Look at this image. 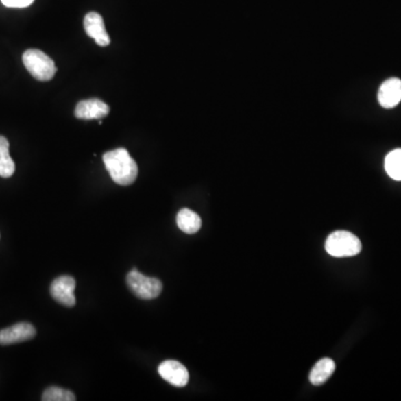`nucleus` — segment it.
<instances>
[{
    "label": "nucleus",
    "mask_w": 401,
    "mask_h": 401,
    "mask_svg": "<svg viewBox=\"0 0 401 401\" xmlns=\"http://www.w3.org/2000/svg\"><path fill=\"white\" fill-rule=\"evenodd\" d=\"M23 62L30 75L40 82L53 80L56 74V66L51 57L38 49H28L23 55Z\"/></svg>",
    "instance_id": "f03ea898"
},
{
    "label": "nucleus",
    "mask_w": 401,
    "mask_h": 401,
    "mask_svg": "<svg viewBox=\"0 0 401 401\" xmlns=\"http://www.w3.org/2000/svg\"><path fill=\"white\" fill-rule=\"evenodd\" d=\"M363 249L361 242L356 235L348 231H336L331 233L326 241V250L330 256L347 258L359 254Z\"/></svg>",
    "instance_id": "7ed1b4c3"
},
{
    "label": "nucleus",
    "mask_w": 401,
    "mask_h": 401,
    "mask_svg": "<svg viewBox=\"0 0 401 401\" xmlns=\"http://www.w3.org/2000/svg\"><path fill=\"white\" fill-rule=\"evenodd\" d=\"M385 169L390 178L395 181H401V149H393L387 155Z\"/></svg>",
    "instance_id": "4468645a"
},
{
    "label": "nucleus",
    "mask_w": 401,
    "mask_h": 401,
    "mask_svg": "<svg viewBox=\"0 0 401 401\" xmlns=\"http://www.w3.org/2000/svg\"><path fill=\"white\" fill-rule=\"evenodd\" d=\"M1 3L9 8H25L34 3V0H1Z\"/></svg>",
    "instance_id": "dca6fc26"
},
{
    "label": "nucleus",
    "mask_w": 401,
    "mask_h": 401,
    "mask_svg": "<svg viewBox=\"0 0 401 401\" xmlns=\"http://www.w3.org/2000/svg\"><path fill=\"white\" fill-rule=\"evenodd\" d=\"M36 336V329L33 324L27 322L14 324L12 327L0 330V345H15L18 342L28 341Z\"/></svg>",
    "instance_id": "0eeeda50"
},
{
    "label": "nucleus",
    "mask_w": 401,
    "mask_h": 401,
    "mask_svg": "<svg viewBox=\"0 0 401 401\" xmlns=\"http://www.w3.org/2000/svg\"><path fill=\"white\" fill-rule=\"evenodd\" d=\"M336 370V363L330 358H324L315 363L310 372V382L315 386H321L332 376Z\"/></svg>",
    "instance_id": "9b49d317"
},
{
    "label": "nucleus",
    "mask_w": 401,
    "mask_h": 401,
    "mask_svg": "<svg viewBox=\"0 0 401 401\" xmlns=\"http://www.w3.org/2000/svg\"><path fill=\"white\" fill-rule=\"evenodd\" d=\"M105 167L110 178L117 184L127 186L133 184L138 174V167L127 149H117L107 151L103 156Z\"/></svg>",
    "instance_id": "f257e3e1"
},
{
    "label": "nucleus",
    "mask_w": 401,
    "mask_h": 401,
    "mask_svg": "<svg viewBox=\"0 0 401 401\" xmlns=\"http://www.w3.org/2000/svg\"><path fill=\"white\" fill-rule=\"evenodd\" d=\"M126 281L131 291L143 300H151L158 297L162 293V289H163L160 280L144 276L136 269H134L127 274Z\"/></svg>",
    "instance_id": "20e7f679"
},
{
    "label": "nucleus",
    "mask_w": 401,
    "mask_h": 401,
    "mask_svg": "<svg viewBox=\"0 0 401 401\" xmlns=\"http://www.w3.org/2000/svg\"><path fill=\"white\" fill-rule=\"evenodd\" d=\"M378 101L385 108L397 106L401 101V80L390 78L381 84Z\"/></svg>",
    "instance_id": "9d476101"
},
{
    "label": "nucleus",
    "mask_w": 401,
    "mask_h": 401,
    "mask_svg": "<svg viewBox=\"0 0 401 401\" xmlns=\"http://www.w3.org/2000/svg\"><path fill=\"white\" fill-rule=\"evenodd\" d=\"M15 162L9 154V142L6 137L0 136V176L10 178L15 173Z\"/></svg>",
    "instance_id": "ddd939ff"
},
{
    "label": "nucleus",
    "mask_w": 401,
    "mask_h": 401,
    "mask_svg": "<svg viewBox=\"0 0 401 401\" xmlns=\"http://www.w3.org/2000/svg\"><path fill=\"white\" fill-rule=\"evenodd\" d=\"M158 374L164 380L178 388L186 386L190 379L187 369L176 360H165L160 363L158 365Z\"/></svg>",
    "instance_id": "423d86ee"
},
{
    "label": "nucleus",
    "mask_w": 401,
    "mask_h": 401,
    "mask_svg": "<svg viewBox=\"0 0 401 401\" xmlns=\"http://www.w3.org/2000/svg\"><path fill=\"white\" fill-rule=\"evenodd\" d=\"M44 401H74L76 400L75 395L69 390L60 388V387H49L42 393Z\"/></svg>",
    "instance_id": "2eb2a0df"
},
{
    "label": "nucleus",
    "mask_w": 401,
    "mask_h": 401,
    "mask_svg": "<svg viewBox=\"0 0 401 401\" xmlns=\"http://www.w3.org/2000/svg\"><path fill=\"white\" fill-rule=\"evenodd\" d=\"M84 28L89 37L101 47H106L110 42V36L105 29L104 21L97 12H88L84 18Z\"/></svg>",
    "instance_id": "6e6552de"
},
{
    "label": "nucleus",
    "mask_w": 401,
    "mask_h": 401,
    "mask_svg": "<svg viewBox=\"0 0 401 401\" xmlns=\"http://www.w3.org/2000/svg\"><path fill=\"white\" fill-rule=\"evenodd\" d=\"M75 288H76V281H75L73 276H58L51 283V297L62 306L71 308V306H74L75 303H76V297H75L74 293Z\"/></svg>",
    "instance_id": "39448f33"
},
{
    "label": "nucleus",
    "mask_w": 401,
    "mask_h": 401,
    "mask_svg": "<svg viewBox=\"0 0 401 401\" xmlns=\"http://www.w3.org/2000/svg\"><path fill=\"white\" fill-rule=\"evenodd\" d=\"M176 223L181 231L186 234H194L199 232L202 226V220L199 214L192 211L190 208H182L176 217Z\"/></svg>",
    "instance_id": "f8f14e48"
},
{
    "label": "nucleus",
    "mask_w": 401,
    "mask_h": 401,
    "mask_svg": "<svg viewBox=\"0 0 401 401\" xmlns=\"http://www.w3.org/2000/svg\"><path fill=\"white\" fill-rule=\"evenodd\" d=\"M110 113V106L97 98L85 99L78 103L75 108V116L80 119H104Z\"/></svg>",
    "instance_id": "1a4fd4ad"
}]
</instances>
